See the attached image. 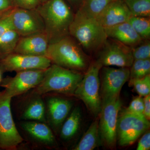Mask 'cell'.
<instances>
[{"label": "cell", "mask_w": 150, "mask_h": 150, "mask_svg": "<svg viewBox=\"0 0 150 150\" xmlns=\"http://www.w3.org/2000/svg\"><path fill=\"white\" fill-rule=\"evenodd\" d=\"M122 102L119 96L101 100L99 114V129L101 143L109 149H114L117 143L116 125Z\"/></svg>", "instance_id": "obj_7"}, {"label": "cell", "mask_w": 150, "mask_h": 150, "mask_svg": "<svg viewBox=\"0 0 150 150\" xmlns=\"http://www.w3.org/2000/svg\"><path fill=\"white\" fill-rule=\"evenodd\" d=\"M134 60L150 59V40H143L137 46L131 48Z\"/></svg>", "instance_id": "obj_28"}, {"label": "cell", "mask_w": 150, "mask_h": 150, "mask_svg": "<svg viewBox=\"0 0 150 150\" xmlns=\"http://www.w3.org/2000/svg\"><path fill=\"white\" fill-rule=\"evenodd\" d=\"M46 108L43 100L37 97L33 100L26 107L22 115L24 120H33L45 123Z\"/></svg>", "instance_id": "obj_21"}, {"label": "cell", "mask_w": 150, "mask_h": 150, "mask_svg": "<svg viewBox=\"0 0 150 150\" xmlns=\"http://www.w3.org/2000/svg\"><path fill=\"white\" fill-rule=\"evenodd\" d=\"M11 0H0V13L13 8Z\"/></svg>", "instance_id": "obj_34"}, {"label": "cell", "mask_w": 150, "mask_h": 150, "mask_svg": "<svg viewBox=\"0 0 150 150\" xmlns=\"http://www.w3.org/2000/svg\"><path fill=\"white\" fill-rule=\"evenodd\" d=\"M150 149V133L147 131L140 139L137 146V150H149Z\"/></svg>", "instance_id": "obj_32"}, {"label": "cell", "mask_w": 150, "mask_h": 150, "mask_svg": "<svg viewBox=\"0 0 150 150\" xmlns=\"http://www.w3.org/2000/svg\"><path fill=\"white\" fill-rule=\"evenodd\" d=\"M91 123L74 150H93L101 143L99 129V116Z\"/></svg>", "instance_id": "obj_19"}, {"label": "cell", "mask_w": 150, "mask_h": 150, "mask_svg": "<svg viewBox=\"0 0 150 150\" xmlns=\"http://www.w3.org/2000/svg\"><path fill=\"white\" fill-rule=\"evenodd\" d=\"M132 16L150 17V0H123Z\"/></svg>", "instance_id": "obj_25"}, {"label": "cell", "mask_w": 150, "mask_h": 150, "mask_svg": "<svg viewBox=\"0 0 150 150\" xmlns=\"http://www.w3.org/2000/svg\"><path fill=\"white\" fill-rule=\"evenodd\" d=\"M144 115L148 120L150 118V95H148L144 97Z\"/></svg>", "instance_id": "obj_33"}, {"label": "cell", "mask_w": 150, "mask_h": 150, "mask_svg": "<svg viewBox=\"0 0 150 150\" xmlns=\"http://www.w3.org/2000/svg\"><path fill=\"white\" fill-rule=\"evenodd\" d=\"M11 98L0 91V149L16 150L23 141L14 122L11 108Z\"/></svg>", "instance_id": "obj_8"}, {"label": "cell", "mask_w": 150, "mask_h": 150, "mask_svg": "<svg viewBox=\"0 0 150 150\" xmlns=\"http://www.w3.org/2000/svg\"><path fill=\"white\" fill-rule=\"evenodd\" d=\"M83 75L81 72L52 64L45 70L43 79L35 88L34 93L42 95L56 92L67 95H74Z\"/></svg>", "instance_id": "obj_4"}, {"label": "cell", "mask_w": 150, "mask_h": 150, "mask_svg": "<svg viewBox=\"0 0 150 150\" xmlns=\"http://www.w3.org/2000/svg\"><path fill=\"white\" fill-rule=\"evenodd\" d=\"M36 9L43 19L49 44L70 35L75 13L64 0H48Z\"/></svg>", "instance_id": "obj_1"}, {"label": "cell", "mask_w": 150, "mask_h": 150, "mask_svg": "<svg viewBox=\"0 0 150 150\" xmlns=\"http://www.w3.org/2000/svg\"><path fill=\"white\" fill-rule=\"evenodd\" d=\"M11 16L13 29L20 37L45 33L43 19L37 9L14 7Z\"/></svg>", "instance_id": "obj_12"}, {"label": "cell", "mask_w": 150, "mask_h": 150, "mask_svg": "<svg viewBox=\"0 0 150 150\" xmlns=\"http://www.w3.org/2000/svg\"><path fill=\"white\" fill-rule=\"evenodd\" d=\"M20 37L13 29L6 31L0 37V60L13 53Z\"/></svg>", "instance_id": "obj_22"}, {"label": "cell", "mask_w": 150, "mask_h": 150, "mask_svg": "<svg viewBox=\"0 0 150 150\" xmlns=\"http://www.w3.org/2000/svg\"><path fill=\"white\" fill-rule=\"evenodd\" d=\"M99 76L101 100L119 96L123 86L129 80L130 69L103 67Z\"/></svg>", "instance_id": "obj_10"}, {"label": "cell", "mask_w": 150, "mask_h": 150, "mask_svg": "<svg viewBox=\"0 0 150 150\" xmlns=\"http://www.w3.org/2000/svg\"><path fill=\"white\" fill-rule=\"evenodd\" d=\"M129 85L133 86L139 96L142 97L150 93V74L138 79L129 80Z\"/></svg>", "instance_id": "obj_27"}, {"label": "cell", "mask_w": 150, "mask_h": 150, "mask_svg": "<svg viewBox=\"0 0 150 150\" xmlns=\"http://www.w3.org/2000/svg\"><path fill=\"white\" fill-rule=\"evenodd\" d=\"M104 28L108 38L117 40L131 48L143 40L128 21Z\"/></svg>", "instance_id": "obj_17"}, {"label": "cell", "mask_w": 150, "mask_h": 150, "mask_svg": "<svg viewBox=\"0 0 150 150\" xmlns=\"http://www.w3.org/2000/svg\"><path fill=\"white\" fill-rule=\"evenodd\" d=\"M150 123L144 115L123 110L118 114L116 125V141L121 147L133 144L149 129Z\"/></svg>", "instance_id": "obj_6"}, {"label": "cell", "mask_w": 150, "mask_h": 150, "mask_svg": "<svg viewBox=\"0 0 150 150\" xmlns=\"http://www.w3.org/2000/svg\"><path fill=\"white\" fill-rule=\"evenodd\" d=\"M114 0H85L78 11L89 17L96 18L110 3Z\"/></svg>", "instance_id": "obj_23"}, {"label": "cell", "mask_w": 150, "mask_h": 150, "mask_svg": "<svg viewBox=\"0 0 150 150\" xmlns=\"http://www.w3.org/2000/svg\"><path fill=\"white\" fill-rule=\"evenodd\" d=\"M102 67L96 61L91 62L74 94L82 100L95 118L99 115L101 109L99 72Z\"/></svg>", "instance_id": "obj_5"}, {"label": "cell", "mask_w": 150, "mask_h": 150, "mask_svg": "<svg viewBox=\"0 0 150 150\" xmlns=\"http://www.w3.org/2000/svg\"><path fill=\"white\" fill-rule=\"evenodd\" d=\"M69 34L88 55L96 54L108 38L104 28L96 18L86 16L78 11L70 25Z\"/></svg>", "instance_id": "obj_2"}, {"label": "cell", "mask_w": 150, "mask_h": 150, "mask_svg": "<svg viewBox=\"0 0 150 150\" xmlns=\"http://www.w3.org/2000/svg\"><path fill=\"white\" fill-rule=\"evenodd\" d=\"M123 0H114L96 18L104 28L128 21L132 16Z\"/></svg>", "instance_id": "obj_14"}, {"label": "cell", "mask_w": 150, "mask_h": 150, "mask_svg": "<svg viewBox=\"0 0 150 150\" xmlns=\"http://www.w3.org/2000/svg\"><path fill=\"white\" fill-rule=\"evenodd\" d=\"M128 21L142 40H150V17L132 16Z\"/></svg>", "instance_id": "obj_24"}, {"label": "cell", "mask_w": 150, "mask_h": 150, "mask_svg": "<svg viewBox=\"0 0 150 150\" xmlns=\"http://www.w3.org/2000/svg\"><path fill=\"white\" fill-rule=\"evenodd\" d=\"M49 45L45 33L20 37L13 53L35 56H47Z\"/></svg>", "instance_id": "obj_15"}, {"label": "cell", "mask_w": 150, "mask_h": 150, "mask_svg": "<svg viewBox=\"0 0 150 150\" xmlns=\"http://www.w3.org/2000/svg\"><path fill=\"white\" fill-rule=\"evenodd\" d=\"M2 71H1V69H0V83H1V82L2 81Z\"/></svg>", "instance_id": "obj_36"}, {"label": "cell", "mask_w": 150, "mask_h": 150, "mask_svg": "<svg viewBox=\"0 0 150 150\" xmlns=\"http://www.w3.org/2000/svg\"><path fill=\"white\" fill-rule=\"evenodd\" d=\"M126 110L132 113L144 115V98L140 96L136 97L131 101L129 107Z\"/></svg>", "instance_id": "obj_31"}, {"label": "cell", "mask_w": 150, "mask_h": 150, "mask_svg": "<svg viewBox=\"0 0 150 150\" xmlns=\"http://www.w3.org/2000/svg\"><path fill=\"white\" fill-rule=\"evenodd\" d=\"M96 54V61L102 67L130 68L134 61L131 47L110 38Z\"/></svg>", "instance_id": "obj_9"}, {"label": "cell", "mask_w": 150, "mask_h": 150, "mask_svg": "<svg viewBox=\"0 0 150 150\" xmlns=\"http://www.w3.org/2000/svg\"><path fill=\"white\" fill-rule=\"evenodd\" d=\"M46 56H35L13 53L0 60L2 72L31 70H46L52 64Z\"/></svg>", "instance_id": "obj_13"}, {"label": "cell", "mask_w": 150, "mask_h": 150, "mask_svg": "<svg viewBox=\"0 0 150 150\" xmlns=\"http://www.w3.org/2000/svg\"><path fill=\"white\" fill-rule=\"evenodd\" d=\"M81 120V111L80 108H75L62 124L61 137L63 139L68 140L73 138L77 133Z\"/></svg>", "instance_id": "obj_20"}, {"label": "cell", "mask_w": 150, "mask_h": 150, "mask_svg": "<svg viewBox=\"0 0 150 150\" xmlns=\"http://www.w3.org/2000/svg\"><path fill=\"white\" fill-rule=\"evenodd\" d=\"M45 70H31L17 72L13 77L2 80L0 86L5 88V93L12 98L35 88L43 79Z\"/></svg>", "instance_id": "obj_11"}, {"label": "cell", "mask_w": 150, "mask_h": 150, "mask_svg": "<svg viewBox=\"0 0 150 150\" xmlns=\"http://www.w3.org/2000/svg\"><path fill=\"white\" fill-rule=\"evenodd\" d=\"M21 126L25 131L38 142L48 145L55 143V138L51 129L43 122L28 121L23 123Z\"/></svg>", "instance_id": "obj_18"}, {"label": "cell", "mask_w": 150, "mask_h": 150, "mask_svg": "<svg viewBox=\"0 0 150 150\" xmlns=\"http://www.w3.org/2000/svg\"><path fill=\"white\" fill-rule=\"evenodd\" d=\"M130 68L129 80L144 77L150 74V59L134 60Z\"/></svg>", "instance_id": "obj_26"}, {"label": "cell", "mask_w": 150, "mask_h": 150, "mask_svg": "<svg viewBox=\"0 0 150 150\" xmlns=\"http://www.w3.org/2000/svg\"><path fill=\"white\" fill-rule=\"evenodd\" d=\"M12 8L0 13V37L6 31L13 29L11 16Z\"/></svg>", "instance_id": "obj_29"}, {"label": "cell", "mask_w": 150, "mask_h": 150, "mask_svg": "<svg viewBox=\"0 0 150 150\" xmlns=\"http://www.w3.org/2000/svg\"><path fill=\"white\" fill-rule=\"evenodd\" d=\"M73 103L69 100L51 97L47 102L48 119L52 126L58 128L62 125L71 109Z\"/></svg>", "instance_id": "obj_16"}, {"label": "cell", "mask_w": 150, "mask_h": 150, "mask_svg": "<svg viewBox=\"0 0 150 150\" xmlns=\"http://www.w3.org/2000/svg\"><path fill=\"white\" fill-rule=\"evenodd\" d=\"M13 7L25 9H36L41 4L39 0H12Z\"/></svg>", "instance_id": "obj_30"}, {"label": "cell", "mask_w": 150, "mask_h": 150, "mask_svg": "<svg viewBox=\"0 0 150 150\" xmlns=\"http://www.w3.org/2000/svg\"><path fill=\"white\" fill-rule=\"evenodd\" d=\"M70 3L71 8L76 13L81 7L85 0H67Z\"/></svg>", "instance_id": "obj_35"}, {"label": "cell", "mask_w": 150, "mask_h": 150, "mask_svg": "<svg viewBox=\"0 0 150 150\" xmlns=\"http://www.w3.org/2000/svg\"><path fill=\"white\" fill-rule=\"evenodd\" d=\"M46 56L52 64L82 73L91 64L88 55L70 35L49 44Z\"/></svg>", "instance_id": "obj_3"}]
</instances>
